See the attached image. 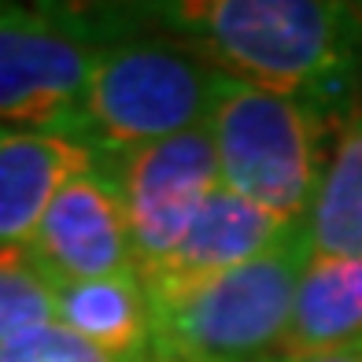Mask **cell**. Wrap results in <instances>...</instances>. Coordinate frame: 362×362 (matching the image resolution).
I'll use <instances>...</instances> for the list:
<instances>
[{
    "label": "cell",
    "instance_id": "4",
    "mask_svg": "<svg viewBox=\"0 0 362 362\" xmlns=\"http://www.w3.org/2000/svg\"><path fill=\"white\" fill-rule=\"evenodd\" d=\"M218 67L177 37H141L137 30L107 45L89 81L81 141L115 159L211 122Z\"/></svg>",
    "mask_w": 362,
    "mask_h": 362
},
{
    "label": "cell",
    "instance_id": "13",
    "mask_svg": "<svg viewBox=\"0 0 362 362\" xmlns=\"http://www.w3.org/2000/svg\"><path fill=\"white\" fill-rule=\"evenodd\" d=\"M56 288L30 267L26 252L0 248V344L34 325L56 322Z\"/></svg>",
    "mask_w": 362,
    "mask_h": 362
},
{
    "label": "cell",
    "instance_id": "11",
    "mask_svg": "<svg viewBox=\"0 0 362 362\" xmlns=\"http://www.w3.org/2000/svg\"><path fill=\"white\" fill-rule=\"evenodd\" d=\"M355 340H362V259L315 255L296 292L288 351L307 358Z\"/></svg>",
    "mask_w": 362,
    "mask_h": 362
},
{
    "label": "cell",
    "instance_id": "2",
    "mask_svg": "<svg viewBox=\"0 0 362 362\" xmlns=\"http://www.w3.org/2000/svg\"><path fill=\"white\" fill-rule=\"evenodd\" d=\"M315 259L307 218L262 255L189 285H144L156 362H296L288 351L296 292Z\"/></svg>",
    "mask_w": 362,
    "mask_h": 362
},
{
    "label": "cell",
    "instance_id": "7",
    "mask_svg": "<svg viewBox=\"0 0 362 362\" xmlns=\"http://www.w3.org/2000/svg\"><path fill=\"white\" fill-rule=\"evenodd\" d=\"M26 259L56 292L137 270L119 177L107 156L59 189L26 244Z\"/></svg>",
    "mask_w": 362,
    "mask_h": 362
},
{
    "label": "cell",
    "instance_id": "14",
    "mask_svg": "<svg viewBox=\"0 0 362 362\" xmlns=\"http://www.w3.org/2000/svg\"><path fill=\"white\" fill-rule=\"evenodd\" d=\"M0 362H111L63 322H45L0 344Z\"/></svg>",
    "mask_w": 362,
    "mask_h": 362
},
{
    "label": "cell",
    "instance_id": "5",
    "mask_svg": "<svg viewBox=\"0 0 362 362\" xmlns=\"http://www.w3.org/2000/svg\"><path fill=\"white\" fill-rule=\"evenodd\" d=\"M325 115L296 96L218 74L207 129L215 137L222 185L281 222L307 218L325 174Z\"/></svg>",
    "mask_w": 362,
    "mask_h": 362
},
{
    "label": "cell",
    "instance_id": "1",
    "mask_svg": "<svg viewBox=\"0 0 362 362\" xmlns=\"http://www.w3.org/2000/svg\"><path fill=\"white\" fill-rule=\"evenodd\" d=\"M137 26L177 34L222 74L303 100L318 115L362 89V8L329 0H192L129 4Z\"/></svg>",
    "mask_w": 362,
    "mask_h": 362
},
{
    "label": "cell",
    "instance_id": "12",
    "mask_svg": "<svg viewBox=\"0 0 362 362\" xmlns=\"http://www.w3.org/2000/svg\"><path fill=\"white\" fill-rule=\"evenodd\" d=\"M307 226L315 255L362 259V104L348 115V126L325 163Z\"/></svg>",
    "mask_w": 362,
    "mask_h": 362
},
{
    "label": "cell",
    "instance_id": "15",
    "mask_svg": "<svg viewBox=\"0 0 362 362\" xmlns=\"http://www.w3.org/2000/svg\"><path fill=\"white\" fill-rule=\"evenodd\" d=\"M296 362H362V340L348 344V348H337V351H322V355L296 358Z\"/></svg>",
    "mask_w": 362,
    "mask_h": 362
},
{
    "label": "cell",
    "instance_id": "3",
    "mask_svg": "<svg viewBox=\"0 0 362 362\" xmlns=\"http://www.w3.org/2000/svg\"><path fill=\"white\" fill-rule=\"evenodd\" d=\"M126 8H15L0 4V126L78 137L96 59L134 34Z\"/></svg>",
    "mask_w": 362,
    "mask_h": 362
},
{
    "label": "cell",
    "instance_id": "9",
    "mask_svg": "<svg viewBox=\"0 0 362 362\" xmlns=\"http://www.w3.org/2000/svg\"><path fill=\"white\" fill-rule=\"evenodd\" d=\"M285 226L288 222L262 211L259 204L218 185L215 196L196 215L185 240L177 244V252L156 274L141 277V281L144 285H189V281L226 274V270L240 267V262L262 255L285 233Z\"/></svg>",
    "mask_w": 362,
    "mask_h": 362
},
{
    "label": "cell",
    "instance_id": "10",
    "mask_svg": "<svg viewBox=\"0 0 362 362\" xmlns=\"http://www.w3.org/2000/svg\"><path fill=\"white\" fill-rule=\"evenodd\" d=\"M56 322L89 340L111 362H156L152 307L137 270L67 285L56 292Z\"/></svg>",
    "mask_w": 362,
    "mask_h": 362
},
{
    "label": "cell",
    "instance_id": "8",
    "mask_svg": "<svg viewBox=\"0 0 362 362\" xmlns=\"http://www.w3.org/2000/svg\"><path fill=\"white\" fill-rule=\"evenodd\" d=\"M100 159L78 137L0 126V248L26 252L59 189Z\"/></svg>",
    "mask_w": 362,
    "mask_h": 362
},
{
    "label": "cell",
    "instance_id": "6",
    "mask_svg": "<svg viewBox=\"0 0 362 362\" xmlns=\"http://www.w3.org/2000/svg\"><path fill=\"white\" fill-rule=\"evenodd\" d=\"M111 167L119 177L137 274L148 277L177 252L196 215L222 185L215 137L200 126L115 156Z\"/></svg>",
    "mask_w": 362,
    "mask_h": 362
}]
</instances>
